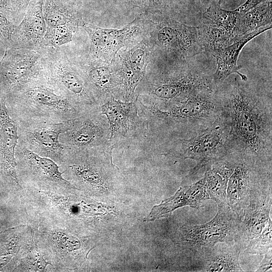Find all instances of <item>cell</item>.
<instances>
[{"label":"cell","instance_id":"obj_23","mask_svg":"<svg viewBox=\"0 0 272 272\" xmlns=\"http://www.w3.org/2000/svg\"><path fill=\"white\" fill-rule=\"evenodd\" d=\"M241 251V247L236 242L218 243L194 256L197 262L195 271H244L239 260Z\"/></svg>","mask_w":272,"mask_h":272},{"label":"cell","instance_id":"obj_18","mask_svg":"<svg viewBox=\"0 0 272 272\" xmlns=\"http://www.w3.org/2000/svg\"><path fill=\"white\" fill-rule=\"evenodd\" d=\"M149 59V47L144 41L122 52L119 63L112 66L117 85L116 99L126 102L135 100L136 88L144 79Z\"/></svg>","mask_w":272,"mask_h":272},{"label":"cell","instance_id":"obj_1","mask_svg":"<svg viewBox=\"0 0 272 272\" xmlns=\"http://www.w3.org/2000/svg\"><path fill=\"white\" fill-rule=\"evenodd\" d=\"M220 97L230 126L232 150L271 168V104L238 83Z\"/></svg>","mask_w":272,"mask_h":272},{"label":"cell","instance_id":"obj_19","mask_svg":"<svg viewBox=\"0 0 272 272\" xmlns=\"http://www.w3.org/2000/svg\"><path fill=\"white\" fill-rule=\"evenodd\" d=\"M271 188L266 189L254 196L245 208L243 215L239 220L235 238L246 252L269 225L271 210Z\"/></svg>","mask_w":272,"mask_h":272},{"label":"cell","instance_id":"obj_33","mask_svg":"<svg viewBox=\"0 0 272 272\" xmlns=\"http://www.w3.org/2000/svg\"><path fill=\"white\" fill-rule=\"evenodd\" d=\"M132 8H139L146 12H156L167 6L171 0H125Z\"/></svg>","mask_w":272,"mask_h":272},{"label":"cell","instance_id":"obj_9","mask_svg":"<svg viewBox=\"0 0 272 272\" xmlns=\"http://www.w3.org/2000/svg\"><path fill=\"white\" fill-rule=\"evenodd\" d=\"M216 215L207 223L183 225L172 236L173 241L196 255L218 243L235 242L239 219L228 205L218 206Z\"/></svg>","mask_w":272,"mask_h":272},{"label":"cell","instance_id":"obj_37","mask_svg":"<svg viewBox=\"0 0 272 272\" xmlns=\"http://www.w3.org/2000/svg\"><path fill=\"white\" fill-rule=\"evenodd\" d=\"M266 1L267 0H246L243 4L235 9V11L244 13Z\"/></svg>","mask_w":272,"mask_h":272},{"label":"cell","instance_id":"obj_39","mask_svg":"<svg viewBox=\"0 0 272 272\" xmlns=\"http://www.w3.org/2000/svg\"><path fill=\"white\" fill-rule=\"evenodd\" d=\"M219 2H221V0H219Z\"/></svg>","mask_w":272,"mask_h":272},{"label":"cell","instance_id":"obj_6","mask_svg":"<svg viewBox=\"0 0 272 272\" xmlns=\"http://www.w3.org/2000/svg\"><path fill=\"white\" fill-rule=\"evenodd\" d=\"M32 225L37 245L51 263L53 271L79 269L94 247L90 238L55 225L41 222Z\"/></svg>","mask_w":272,"mask_h":272},{"label":"cell","instance_id":"obj_11","mask_svg":"<svg viewBox=\"0 0 272 272\" xmlns=\"http://www.w3.org/2000/svg\"><path fill=\"white\" fill-rule=\"evenodd\" d=\"M41 50L9 47L0 60V92L6 98L44 77Z\"/></svg>","mask_w":272,"mask_h":272},{"label":"cell","instance_id":"obj_21","mask_svg":"<svg viewBox=\"0 0 272 272\" xmlns=\"http://www.w3.org/2000/svg\"><path fill=\"white\" fill-rule=\"evenodd\" d=\"M43 0H31L19 24L15 26L10 47L40 50L47 25L43 14Z\"/></svg>","mask_w":272,"mask_h":272},{"label":"cell","instance_id":"obj_32","mask_svg":"<svg viewBox=\"0 0 272 272\" xmlns=\"http://www.w3.org/2000/svg\"><path fill=\"white\" fill-rule=\"evenodd\" d=\"M15 26L6 15L0 12V50L10 47Z\"/></svg>","mask_w":272,"mask_h":272},{"label":"cell","instance_id":"obj_30","mask_svg":"<svg viewBox=\"0 0 272 272\" xmlns=\"http://www.w3.org/2000/svg\"><path fill=\"white\" fill-rule=\"evenodd\" d=\"M271 0L261 3L248 11L242 13L240 34L242 36L261 27L271 24Z\"/></svg>","mask_w":272,"mask_h":272},{"label":"cell","instance_id":"obj_10","mask_svg":"<svg viewBox=\"0 0 272 272\" xmlns=\"http://www.w3.org/2000/svg\"><path fill=\"white\" fill-rule=\"evenodd\" d=\"M236 152L235 167L227 183L226 199L230 209L241 220L250 200L271 188V168Z\"/></svg>","mask_w":272,"mask_h":272},{"label":"cell","instance_id":"obj_4","mask_svg":"<svg viewBox=\"0 0 272 272\" xmlns=\"http://www.w3.org/2000/svg\"><path fill=\"white\" fill-rule=\"evenodd\" d=\"M7 98L17 107L18 121L64 122L86 113L45 77Z\"/></svg>","mask_w":272,"mask_h":272},{"label":"cell","instance_id":"obj_2","mask_svg":"<svg viewBox=\"0 0 272 272\" xmlns=\"http://www.w3.org/2000/svg\"><path fill=\"white\" fill-rule=\"evenodd\" d=\"M136 99L139 114L146 125V137L171 140L172 143L207 128L224 113L221 98L212 89L195 90L180 102L163 108Z\"/></svg>","mask_w":272,"mask_h":272},{"label":"cell","instance_id":"obj_3","mask_svg":"<svg viewBox=\"0 0 272 272\" xmlns=\"http://www.w3.org/2000/svg\"><path fill=\"white\" fill-rule=\"evenodd\" d=\"M112 147L66 151L59 168L63 177L86 195L103 200L108 192L119 190L123 179L112 162Z\"/></svg>","mask_w":272,"mask_h":272},{"label":"cell","instance_id":"obj_29","mask_svg":"<svg viewBox=\"0 0 272 272\" xmlns=\"http://www.w3.org/2000/svg\"><path fill=\"white\" fill-rule=\"evenodd\" d=\"M242 13L222 9L220 5L213 4L203 14V20L209 22L229 33L235 39L240 34Z\"/></svg>","mask_w":272,"mask_h":272},{"label":"cell","instance_id":"obj_22","mask_svg":"<svg viewBox=\"0 0 272 272\" xmlns=\"http://www.w3.org/2000/svg\"><path fill=\"white\" fill-rule=\"evenodd\" d=\"M209 199L203 180L201 178L192 184L180 187L173 195L154 206L144 221H153L168 217L175 210L184 206L198 209Z\"/></svg>","mask_w":272,"mask_h":272},{"label":"cell","instance_id":"obj_24","mask_svg":"<svg viewBox=\"0 0 272 272\" xmlns=\"http://www.w3.org/2000/svg\"><path fill=\"white\" fill-rule=\"evenodd\" d=\"M271 28V24L267 25L243 35L228 46L219 50L213 55L215 57L217 67L212 75L215 86L223 83L230 75L238 74L242 81H246V76L239 72L241 66L237 65L239 54L243 47L254 37Z\"/></svg>","mask_w":272,"mask_h":272},{"label":"cell","instance_id":"obj_20","mask_svg":"<svg viewBox=\"0 0 272 272\" xmlns=\"http://www.w3.org/2000/svg\"><path fill=\"white\" fill-rule=\"evenodd\" d=\"M18 130V122L10 116L3 96L0 100V169L14 189L20 193L23 187L17 176L15 157Z\"/></svg>","mask_w":272,"mask_h":272},{"label":"cell","instance_id":"obj_25","mask_svg":"<svg viewBox=\"0 0 272 272\" xmlns=\"http://www.w3.org/2000/svg\"><path fill=\"white\" fill-rule=\"evenodd\" d=\"M236 159V152L231 151L221 160L207 166L202 178L210 198L218 206L228 205L226 199L227 183Z\"/></svg>","mask_w":272,"mask_h":272},{"label":"cell","instance_id":"obj_8","mask_svg":"<svg viewBox=\"0 0 272 272\" xmlns=\"http://www.w3.org/2000/svg\"><path fill=\"white\" fill-rule=\"evenodd\" d=\"M141 83L137 100L159 108L180 102L195 90H215L216 87L212 76L191 69L147 79Z\"/></svg>","mask_w":272,"mask_h":272},{"label":"cell","instance_id":"obj_16","mask_svg":"<svg viewBox=\"0 0 272 272\" xmlns=\"http://www.w3.org/2000/svg\"><path fill=\"white\" fill-rule=\"evenodd\" d=\"M142 20L139 18L120 29L101 28L83 20L80 26L87 32L90 41L88 57L107 63L111 61L122 47L144 32Z\"/></svg>","mask_w":272,"mask_h":272},{"label":"cell","instance_id":"obj_31","mask_svg":"<svg viewBox=\"0 0 272 272\" xmlns=\"http://www.w3.org/2000/svg\"><path fill=\"white\" fill-rule=\"evenodd\" d=\"M79 27L72 24L47 26L43 40V47L56 48L70 42Z\"/></svg>","mask_w":272,"mask_h":272},{"label":"cell","instance_id":"obj_36","mask_svg":"<svg viewBox=\"0 0 272 272\" xmlns=\"http://www.w3.org/2000/svg\"><path fill=\"white\" fill-rule=\"evenodd\" d=\"M272 250H269L264 254V257L256 270V271H266L271 270Z\"/></svg>","mask_w":272,"mask_h":272},{"label":"cell","instance_id":"obj_14","mask_svg":"<svg viewBox=\"0 0 272 272\" xmlns=\"http://www.w3.org/2000/svg\"><path fill=\"white\" fill-rule=\"evenodd\" d=\"M110 138L109 122L100 108L71 119L59 141L66 151H75L112 147Z\"/></svg>","mask_w":272,"mask_h":272},{"label":"cell","instance_id":"obj_26","mask_svg":"<svg viewBox=\"0 0 272 272\" xmlns=\"http://www.w3.org/2000/svg\"><path fill=\"white\" fill-rule=\"evenodd\" d=\"M78 61L101 105L111 96L115 98L117 85L113 69L109 63L89 57Z\"/></svg>","mask_w":272,"mask_h":272},{"label":"cell","instance_id":"obj_7","mask_svg":"<svg viewBox=\"0 0 272 272\" xmlns=\"http://www.w3.org/2000/svg\"><path fill=\"white\" fill-rule=\"evenodd\" d=\"M231 148L230 126L224 113L207 128L192 136L172 142L165 154L180 159H191L196 165L191 170L194 175L199 169L224 157Z\"/></svg>","mask_w":272,"mask_h":272},{"label":"cell","instance_id":"obj_38","mask_svg":"<svg viewBox=\"0 0 272 272\" xmlns=\"http://www.w3.org/2000/svg\"><path fill=\"white\" fill-rule=\"evenodd\" d=\"M2 96H3V95L1 94V93L0 92V97H1Z\"/></svg>","mask_w":272,"mask_h":272},{"label":"cell","instance_id":"obj_28","mask_svg":"<svg viewBox=\"0 0 272 272\" xmlns=\"http://www.w3.org/2000/svg\"><path fill=\"white\" fill-rule=\"evenodd\" d=\"M199 35L203 51L212 55L236 39L225 29L205 20L199 26Z\"/></svg>","mask_w":272,"mask_h":272},{"label":"cell","instance_id":"obj_13","mask_svg":"<svg viewBox=\"0 0 272 272\" xmlns=\"http://www.w3.org/2000/svg\"><path fill=\"white\" fill-rule=\"evenodd\" d=\"M100 111L109 122L113 149L128 148L146 137V125L139 114L136 99L126 102L111 96L101 106Z\"/></svg>","mask_w":272,"mask_h":272},{"label":"cell","instance_id":"obj_5","mask_svg":"<svg viewBox=\"0 0 272 272\" xmlns=\"http://www.w3.org/2000/svg\"><path fill=\"white\" fill-rule=\"evenodd\" d=\"M43 65L45 78L85 112L100 108L98 99L78 60L65 48L45 47Z\"/></svg>","mask_w":272,"mask_h":272},{"label":"cell","instance_id":"obj_17","mask_svg":"<svg viewBox=\"0 0 272 272\" xmlns=\"http://www.w3.org/2000/svg\"><path fill=\"white\" fill-rule=\"evenodd\" d=\"M150 25V40L155 45L182 57H190L202 52L199 26H188L174 20Z\"/></svg>","mask_w":272,"mask_h":272},{"label":"cell","instance_id":"obj_15","mask_svg":"<svg viewBox=\"0 0 272 272\" xmlns=\"http://www.w3.org/2000/svg\"><path fill=\"white\" fill-rule=\"evenodd\" d=\"M70 120L18 121V144L41 157L51 159L59 166L66 153L59 136L67 129Z\"/></svg>","mask_w":272,"mask_h":272},{"label":"cell","instance_id":"obj_12","mask_svg":"<svg viewBox=\"0 0 272 272\" xmlns=\"http://www.w3.org/2000/svg\"><path fill=\"white\" fill-rule=\"evenodd\" d=\"M15 154L17 176L23 188L45 191L76 188L63 177L59 166L51 159L41 157L20 144Z\"/></svg>","mask_w":272,"mask_h":272},{"label":"cell","instance_id":"obj_27","mask_svg":"<svg viewBox=\"0 0 272 272\" xmlns=\"http://www.w3.org/2000/svg\"><path fill=\"white\" fill-rule=\"evenodd\" d=\"M42 9L47 26L72 24L80 27L83 20L76 0H43Z\"/></svg>","mask_w":272,"mask_h":272},{"label":"cell","instance_id":"obj_35","mask_svg":"<svg viewBox=\"0 0 272 272\" xmlns=\"http://www.w3.org/2000/svg\"><path fill=\"white\" fill-rule=\"evenodd\" d=\"M13 10L19 22L23 19L26 9L31 0H10Z\"/></svg>","mask_w":272,"mask_h":272},{"label":"cell","instance_id":"obj_34","mask_svg":"<svg viewBox=\"0 0 272 272\" xmlns=\"http://www.w3.org/2000/svg\"><path fill=\"white\" fill-rule=\"evenodd\" d=\"M0 12L4 13L15 25L20 22L16 16L10 0H0Z\"/></svg>","mask_w":272,"mask_h":272}]
</instances>
